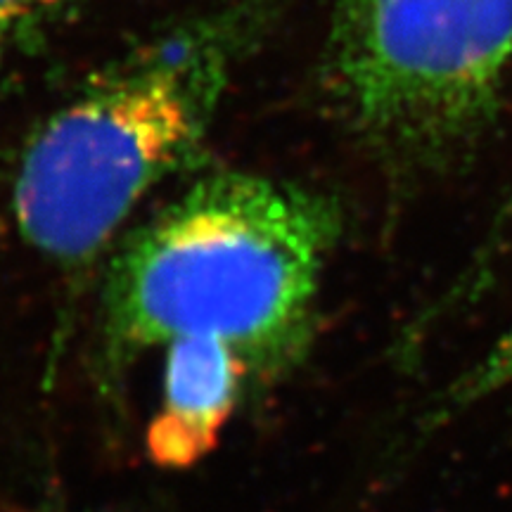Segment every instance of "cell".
Instances as JSON below:
<instances>
[{
	"label": "cell",
	"instance_id": "cell-5",
	"mask_svg": "<svg viewBox=\"0 0 512 512\" xmlns=\"http://www.w3.org/2000/svg\"><path fill=\"white\" fill-rule=\"evenodd\" d=\"M76 5L79 0H0V86L38 55Z\"/></svg>",
	"mask_w": 512,
	"mask_h": 512
},
{
	"label": "cell",
	"instance_id": "cell-1",
	"mask_svg": "<svg viewBox=\"0 0 512 512\" xmlns=\"http://www.w3.org/2000/svg\"><path fill=\"white\" fill-rule=\"evenodd\" d=\"M339 235V207L320 192L249 171L197 178L114 254L107 363L202 337L238 349L254 375L278 373L309 344Z\"/></svg>",
	"mask_w": 512,
	"mask_h": 512
},
{
	"label": "cell",
	"instance_id": "cell-2",
	"mask_svg": "<svg viewBox=\"0 0 512 512\" xmlns=\"http://www.w3.org/2000/svg\"><path fill=\"white\" fill-rule=\"evenodd\" d=\"M266 0H242L147 38L88 76L36 128L12 183L24 242L62 271L110 247L152 190L200 157Z\"/></svg>",
	"mask_w": 512,
	"mask_h": 512
},
{
	"label": "cell",
	"instance_id": "cell-4",
	"mask_svg": "<svg viewBox=\"0 0 512 512\" xmlns=\"http://www.w3.org/2000/svg\"><path fill=\"white\" fill-rule=\"evenodd\" d=\"M164 351L162 403L145 451L162 470L183 472L214 453L254 373L238 349L216 339H176Z\"/></svg>",
	"mask_w": 512,
	"mask_h": 512
},
{
	"label": "cell",
	"instance_id": "cell-6",
	"mask_svg": "<svg viewBox=\"0 0 512 512\" xmlns=\"http://www.w3.org/2000/svg\"><path fill=\"white\" fill-rule=\"evenodd\" d=\"M508 384H512V320L472 366L453 377L437 394L432 408L425 413V430H439Z\"/></svg>",
	"mask_w": 512,
	"mask_h": 512
},
{
	"label": "cell",
	"instance_id": "cell-3",
	"mask_svg": "<svg viewBox=\"0 0 512 512\" xmlns=\"http://www.w3.org/2000/svg\"><path fill=\"white\" fill-rule=\"evenodd\" d=\"M512 74V0H339L318 81L328 110L399 174L482 145Z\"/></svg>",
	"mask_w": 512,
	"mask_h": 512
}]
</instances>
